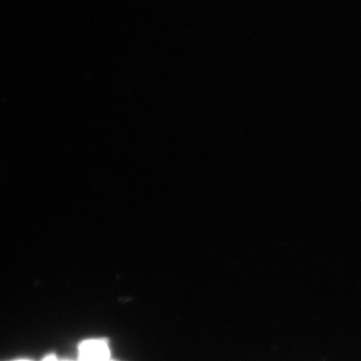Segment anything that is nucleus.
I'll return each mask as SVG.
<instances>
[{
  "label": "nucleus",
  "mask_w": 361,
  "mask_h": 361,
  "mask_svg": "<svg viewBox=\"0 0 361 361\" xmlns=\"http://www.w3.org/2000/svg\"><path fill=\"white\" fill-rule=\"evenodd\" d=\"M79 361H110L109 347L106 340L85 341L79 347Z\"/></svg>",
  "instance_id": "nucleus-1"
},
{
  "label": "nucleus",
  "mask_w": 361,
  "mask_h": 361,
  "mask_svg": "<svg viewBox=\"0 0 361 361\" xmlns=\"http://www.w3.org/2000/svg\"><path fill=\"white\" fill-rule=\"evenodd\" d=\"M42 361H60V360H58L57 358L56 357V356L49 355V356H47V358H44ZM64 361H66V360H64Z\"/></svg>",
  "instance_id": "nucleus-2"
},
{
  "label": "nucleus",
  "mask_w": 361,
  "mask_h": 361,
  "mask_svg": "<svg viewBox=\"0 0 361 361\" xmlns=\"http://www.w3.org/2000/svg\"><path fill=\"white\" fill-rule=\"evenodd\" d=\"M17 361H30V360H17Z\"/></svg>",
  "instance_id": "nucleus-3"
}]
</instances>
